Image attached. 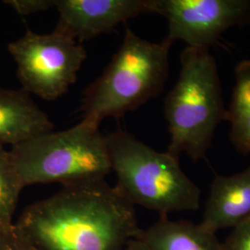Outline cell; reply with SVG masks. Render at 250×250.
<instances>
[{
	"label": "cell",
	"instance_id": "277c9868",
	"mask_svg": "<svg viewBox=\"0 0 250 250\" xmlns=\"http://www.w3.org/2000/svg\"><path fill=\"white\" fill-rule=\"evenodd\" d=\"M170 141L167 152L193 161L205 158L217 126L227 120L221 81L209 50L188 46L181 54V72L165 99Z\"/></svg>",
	"mask_w": 250,
	"mask_h": 250
},
{
	"label": "cell",
	"instance_id": "ba28073f",
	"mask_svg": "<svg viewBox=\"0 0 250 250\" xmlns=\"http://www.w3.org/2000/svg\"><path fill=\"white\" fill-rule=\"evenodd\" d=\"M55 8L59 21L54 31L82 44L130 19L151 13V0H56Z\"/></svg>",
	"mask_w": 250,
	"mask_h": 250
},
{
	"label": "cell",
	"instance_id": "5b68a950",
	"mask_svg": "<svg viewBox=\"0 0 250 250\" xmlns=\"http://www.w3.org/2000/svg\"><path fill=\"white\" fill-rule=\"evenodd\" d=\"M9 153L24 188L98 182L106 180L112 171L106 135L99 125L85 121L11 146Z\"/></svg>",
	"mask_w": 250,
	"mask_h": 250
},
{
	"label": "cell",
	"instance_id": "8992f818",
	"mask_svg": "<svg viewBox=\"0 0 250 250\" xmlns=\"http://www.w3.org/2000/svg\"><path fill=\"white\" fill-rule=\"evenodd\" d=\"M8 49L17 65L21 89L46 101L68 92L87 55L82 44L62 34H38L29 29L9 43Z\"/></svg>",
	"mask_w": 250,
	"mask_h": 250
},
{
	"label": "cell",
	"instance_id": "4fadbf2b",
	"mask_svg": "<svg viewBox=\"0 0 250 250\" xmlns=\"http://www.w3.org/2000/svg\"><path fill=\"white\" fill-rule=\"evenodd\" d=\"M23 188L9 150L0 146V232L14 228L13 217Z\"/></svg>",
	"mask_w": 250,
	"mask_h": 250
},
{
	"label": "cell",
	"instance_id": "52a82bcc",
	"mask_svg": "<svg viewBox=\"0 0 250 250\" xmlns=\"http://www.w3.org/2000/svg\"><path fill=\"white\" fill-rule=\"evenodd\" d=\"M168 21L166 38L209 50L228 29L250 25V0H151Z\"/></svg>",
	"mask_w": 250,
	"mask_h": 250
},
{
	"label": "cell",
	"instance_id": "9c48e42d",
	"mask_svg": "<svg viewBox=\"0 0 250 250\" xmlns=\"http://www.w3.org/2000/svg\"><path fill=\"white\" fill-rule=\"evenodd\" d=\"M250 218V167L232 175H216L200 224L212 232L232 229Z\"/></svg>",
	"mask_w": 250,
	"mask_h": 250
},
{
	"label": "cell",
	"instance_id": "5bb4252c",
	"mask_svg": "<svg viewBox=\"0 0 250 250\" xmlns=\"http://www.w3.org/2000/svg\"><path fill=\"white\" fill-rule=\"evenodd\" d=\"M222 250H250V218L232 228L222 242Z\"/></svg>",
	"mask_w": 250,
	"mask_h": 250
},
{
	"label": "cell",
	"instance_id": "3957f363",
	"mask_svg": "<svg viewBox=\"0 0 250 250\" xmlns=\"http://www.w3.org/2000/svg\"><path fill=\"white\" fill-rule=\"evenodd\" d=\"M115 188L133 205L168 216L195 211L201 192L182 170L179 158L155 150L125 130L106 135Z\"/></svg>",
	"mask_w": 250,
	"mask_h": 250
},
{
	"label": "cell",
	"instance_id": "2e32d148",
	"mask_svg": "<svg viewBox=\"0 0 250 250\" xmlns=\"http://www.w3.org/2000/svg\"><path fill=\"white\" fill-rule=\"evenodd\" d=\"M0 250H37L15 230L0 232Z\"/></svg>",
	"mask_w": 250,
	"mask_h": 250
},
{
	"label": "cell",
	"instance_id": "7a4b0ae2",
	"mask_svg": "<svg viewBox=\"0 0 250 250\" xmlns=\"http://www.w3.org/2000/svg\"><path fill=\"white\" fill-rule=\"evenodd\" d=\"M166 37L150 42L125 29L123 44L107 68L83 92L82 121L100 125L106 118H120L158 97L169 76L171 45Z\"/></svg>",
	"mask_w": 250,
	"mask_h": 250
},
{
	"label": "cell",
	"instance_id": "7c38bea8",
	"mask_svg": "<svg viewBox=\"0 0 250 250\" xmlns=\"http://www.w3.org/2000/svg\"><path fill=\"white\" fill-rule=\"evenodd\" d=\"M226 121L231 124V142L238 151L247 155L250 154V60L236 66Z\"/></svg>",
	"mask_w": 250,
	"mask_h": 250
},
{
	"label": "cell",
	"instance_id": "30bf717a",
	"mask_svg": "<svg viewBox=\"0 0 250 250\" xmlns=\"http://www.w3.org/2000/svg\"><path fill=\"white\" fill-rule=\"evenodd\" d=\"M53 129L49 117L30 94L0 87V146H14Z\"/></svg>",
	"mask_w": 250,
	"mask_h": 250
},
{
	"label": "cell",
	"instance_id": "9a60e30c",
	"mask_svg": "<svg viewBox=\"0 0 250 250\" xmlns=\"http://www.w3.org/2000/svg\"><path fill=\"white\" fill-rule=\"evenodd\" d=\"M4 3L12 7L21 16H29L55 8L56 0H7Z\"/></svg>",
	"mask_w": 250,
	"mask_h": 250
},
{
	"label": "cell",
	"instance_id": "8fae6325",
	"mask_svg": "<svg viewBox=\"0 0 250 250\" xmlns=\"http://www.w3.org/2000/svg\"><path fill=\"white\" fill-rule=\"evenodd\" d=\"M151 250H222V242L201 224L190 221L160 219L137 235Z\"/></svg>",
	"mask_w": 250,
	"mask_h": 250
},
{
	"label": "cell",
	"instance_id": "e0dca14e",
	"mask_svg": "<svg viewBox=\"0 0 250 250\" xmlns=\"http://www.w3.org/2000/svg\"><path fill=\"white\" fill-rule=\"evenodd\" d=\"M125 250H151L144 242L141 241L137 236L128 243Z\"/></svg>",
	"mask_w": 250,
	"mask_h": 250
},
{
	"label": "cell",
	"instance_id": "6da1fadb",
	"mask_svg": "<svg viewBox=\"0 0 250 250\" xmlns=\"http://www.w3.org/2000/svg\"><path fill=\"white\" fill-rule=\"evenodd\" d=\"M14 225L37 250H125L141 230L134 206L106 180L62 187Z\"/></svg>",
	"mask_w": 250,
	"mask_h": 250
}]
</instances>
